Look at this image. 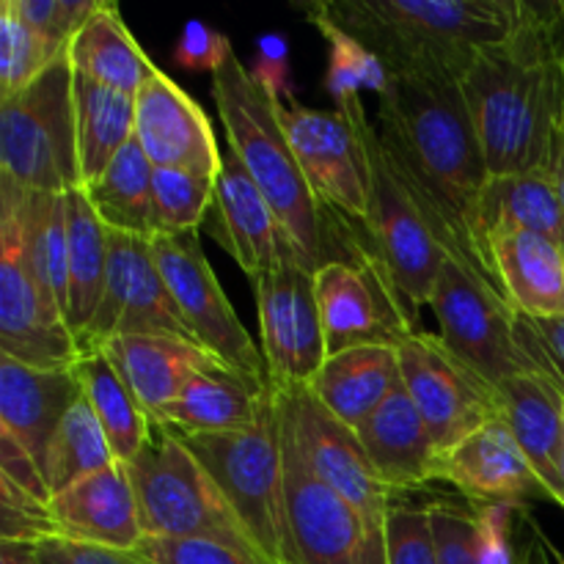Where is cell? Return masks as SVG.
Returning a JSON list of instances; mask_svg holds the SVG:
<instances>
[{
	"label": "cell",
	"instance_id": "1",
	"mask_svg": "<svg viewBox=\"0 0 564 564\" xmlns=\"http://www.w3.org/2000/svg\"><path fill=\"white\" fill-rule=\"evenodd\" d=\"M378 135L446 257L499 290L474 235V215L490 174L460 83L438 75H391L378 97Z\"/></svg>",
	"mask_w": 564,
	"mask_h": 564
},
{
	"label": "cell",
	"instance_id": "2",
	"mask_svg": "<svg viewBox=\"0 0 564 564\" xmlns=\"http://www.w3.org/2000/svg\"><path fill=\"white\" fill-rule=\"evenodd\" d=\"M460 88L490 176L545 169L564 116L562 0H523L516 31L477 55Z\"/></svg>",
	"mask_w": 564,
	"mask_h": 564
},
{
	"label": "cell",
	"instance_id": "3",
	"mask_svg": "<svg viewBox=\"0 0 564 564\" xmlns=\"http://www.w3.org/2000/svg\"><path fill=\"white\" fill-rule=\"evenodd\" d=\"M391 75L463 83L482 50L518 28L523 0H314Z\"/></svg>",
	"mask_w": 564,
	"mask_h": 564
},
{
	"label": "cell",
	"instance_id": "4",
	"mask_svg": "<svg viewBox=\"0 0 564 564\" xmlns=\"http://www.w3.org/2000/svg\"><path fill=\"white\" fill-rule=\"evenodd\" d=\"M213 99L218 105L229 149L264 193L297 257L308 270L323 268L328 262L323 204L317 202L297 163L281 119V102L253 80L235 47L213 75Z\"/></svg>",
	"mask_w": 564,
	"mask_h": 564
},
{
	"label": "cell",
	"instance_id": "5",
	"mask_svg": "<svg viewBox=\"0 0 564 564\" xmlns=\"http://www.w3.org/2000/svg\"><path fill=\"white\" fill-rule=\"evenodd\" d=\"M127 468L135 488L143 538L204 540L253 564H268L224 490L174 430L154 424L152 441Z\"/></svg>",
	"mask_w": 564,
	"mask_h": 564
},
{
	"label": "cell",
	"instance_id": "6",
	"mask_svg": "<svg viewBox=\"0 0 564 564\" xmlns=\"http://www.w3.org/2000/svg\"><path fill=\"white\" fill-rule=\"evenodd\" d=\"M42 196L0 176V356L36 369H72L83 352L33 259Z\"/></svg>",
	"mask_w": 564,
	"mask_h": 564
},
{
	"label": "cell",
	"instance_id": "7",
	"mask_svg": "<svg viewBox=\"0 0 564 564\" xmlns=\"http://www.w3.org/2000/svg\"><path fill=\"white\" fill-rule=\"evenodd\" d=\"M174 433L224 490L264 562L301 564L286 499L279 408L262 424L240 433Z\"/></svg>",
	"mask_w": 564,
	"mask_h": 564
},
{
	"label": "cell",
	"instance_id": "8",
	"mask_svg": "<svg viewBox=\"0 0 564 564\" xmlns=\"http://www.w3.org/2000/svg\"><path fill=\"white\" fill-rule=\"evenodd\" d=\"M0 176L50 196L83 187L69 55L22 91L0 97Z\"/></svg>",
	"mask_w": 564,
	"mask_h": 564
},
{
	"label": "cell",
	"instance_id": "9",
	"mask_svg": "<svg viewBox=\"0 0 564 564\" xmlns=\"http://www.w3.org/2000/svg\"><path fill=\"white\" fill-rule=\"evenodd\" d=\"M341 116L352 121L361 135L369 171V218L367 235L375 251L389 268L397 290L405 297L411 312L430 306L441 268L446 262L444 248L435 242L433 231L424 224L422 213L413 204L411 193L402 185L389 152L378 135V124L369 121L361 97H350L336 105Z\"/></svg>",
	"mask_w": 564,
	"mask_h": 564
},
{
	"label": "cell",
	"instance_id": "10",
	"mask_svg": "<svg viewBox=\"0 0 564 564\" xmlns=\"http://www.w3.org/2000/svg\"><path fill=\"white\" fill-rule=\"evenodd\" d=\"M430 308L441 341L496 389L521 375H543L523 345L518 314L505 292L455 259L446 257Z\"/></svg>",
	"mask_w": 564,
	"mask_h": 564
},
{
	"label": "cell",
	"instance_id": "11",
	"mask_svg": "<svg viewBox=\"0 0 564 564\" xmlns=\"http://www.w3.org/2000/svg\"><path fill=\"white\" fill-rule=\"evenodd\" d=\"M347 257H334L314 270V295L328 356L361 345H400L416 334L413 312L397 290L380 253L369 246H341Z\"/></svg>",
	"mask_w": 564,
	"mask_h": 564
},
{
	"label": "cell",
	"instance_id": "12",
	"mask_svg": "<svg viewBox=\"0 0 564 564\" xmlns=\"http://www.w3.org/2000/svg\"><path fill=\"white\" fill-rule=\"evenodd\" d=\"M152 253L193 341L213 352L231 372L270 386L262 347L253 345L251 334L220 290L198 231L154 235Z\"/></svg>",
	"mask_w": 564,
	"mask_h": 564
},
{
	"label": "cell",
	"instance_id": "13",
	"mask_svg": "<svg viewBox=\"0 0 564 564\" xmlns=\"http://www.w3.org/2000/svg\"><path fill=\"white\" fill-rule=\"evenodd\" d=\"M253 292L270 389H308L328 358V347L314 295V270L297 257L290 237L273 268L253 279Z\"/></svg>",
	"mask_w": 564,
	"mask_h": 564
},
{
	"label": "cell",
	"instance_id": "14",
	"mask_svg": "<svg viewBox=\"0 0 564 564\" xmlns=\"http://www.w3.org/2000/svg\"><path fill=\"white\" fill-rule=\"evenodd\" d=\"M397 356L402 386L422 413L438 455L490 422H501L499 389L460 361L441 336L416 330L397 345Z\"/></svg>",
	"mask_w": 564,
	"mask_h": 564
},
{
	"label": "cell",
	"instance_id": "15",
	"mask_svg": "<svg viewBox=\"0 0 564 564\" xmlns=\"http://www.w3.org/2000/svg\"><path fill=\"white\" fill-rule=\"evenodd\" d=\"M279 422L301 455L303 466L323 485L350 501L367 521L386 529L391 490L369 466V457L356 430L325 411L308 389L273 391Z\"/></svg>",
	"mask_w": 564,
	"mask_h": 564
},
{
	"label": "cell",
	"instance_id": "16",
	"mask_svg": "<svg viewBox=\"0 0 564 564\" xmlns=\"http://www.w3.org/2000/svg\"><path fill=\"white\" fill-rule=\"evenodd\" d=\"M152 334L191 339L185 319L160 273L149 237L108 229V270L102 297L86 334L77 339L80 352L99 350L113 336Z\"/></svg>",
	"mask_w": 564,
	"mask_h": 564
},
{
	"label": "cell",
	"instance_id": "17",
	"mask_svg": "<svg viewBox=\"0 0 564 564\" xmlns=\"http://www.w3.org/2000/svg\"><path fill=\"white\" fill-rule=\"evenodd\" d=\"M281 424V422H279ZM284 482L301 564H389L386 529L319 482L281 430Z\"/></svg>",
	"mask_w": 564,
	"mask_h": 564
},
{
	"label": "cell",
	"instance_id": "18",
	"mask_svg": "<svg viewBox=\"0 0 564 564\" xmlns=\"http://www.w3.org/2000/svg\"><path fill=\"white\" fill-rule=\"evenodd\" d=\"M281 119L317 202L341 218L367 226V154L352 121L339 110L325 113L301 102L281 105Z\"/></svg>",
	"mask_w": 564,
	"mask_h": 564
},
{
	"label": "cell",
	"instance_id": "19",
	"mask_svg": "<svg viewBox=\"0 0 564 564\" xmlns=\"http://www.w3.org/2000/svg\"><path fill=\"white\" fill-rule=\"evenodd\" d=\"M135 141L154 169H191L218 176L224 163L202 105L160 69L135 97Z\"/></svg>",
	"mask_w": 564,
	"mask_h": 564
},
{
	"label": "cell",
	"instance_id": "20",
	"mask_svg": "<svg viewBox=\"0 0 564 564\" xmlns=\"http://www.w3.org/2000/svg\"><path fill=\"white\" fill-rule=\"evenodd\" d=\"M435 482H446L468 501L549 499L527 455L505 422H490L438 455ZM551 501V499H549Z\"/></svg>",
	"mask_w": 564,
	"mask_h": 564
},
{
	"label": "cell",
	"instance_id": "21",
	"mask_svg": "<svg viewBox=\"0 0 564 564\" xmlns=\"http://www.w3.org/2000/svg\"><path fill=\"white\" fill-rule=\"evenodd\" d=\"M209 213H213V220H207V231L240 264L242 273L259 279L273 268L286 235L275 220L264 193L259 191L242 160L231 149L224 152Z\"/></svg>",
	"mask_w": 564,
	"mask_h": 564
},
{
	"label": "cell",
	"instance_id": "22",
	"mask_svg": "<svg viewBox=\"0 0 564 564\" xmlns=\"http://www.w3.org/2000/svg\"><path fill=\"white\" fill-rule=\"evenodd\" d=\"M50 512L58 538L75 543L135 551L143 540L130 468L119 460L55 494Z\"/></svg>",
	"mask_w": 564,
	"mask_h": 564
},
{
	"label": "cell",
	"instance_id": "23",
	"mask_svg": "<svg viewBox=\"0 0 564 564\" xmlns=\"http://www.w3.org/2000/svg\"><path fill=\"white\" fill-rule=\"evenodd\" d=\"M83 397L75 369H36L0 356V433L44 466L50 441Z\"/></svg>",
	"mask_w": 564,
	"mask_h": 564
},
{
	"label": "cell",
	"instance_id": "24",
	"mask_svg": "<svg viewBox=\"0 0 564 564\" xmlns=\"http://www.w3.org/2000/svg\"><path fill=\"white\" fill-rule=\"evenodd\" d=\"M99 350L108 356L149 419L171 405L196 375L224 367L213 352L180 336H113Z\"/></svg>",
	"mask_w": 564,
	"mask_h": 564
},
{
	"label": "cell",
	"instance_id": "25",
	"mask_svg": "<svg viewBox=\"0 0 564 564\" xmlns=\"http://www.w3.org/2000/svg\"><path fill=\"white\" fill-rule=\"evenodd\" d=\"M356 435L367 452L369 466L391 496L435 482L438 446L405 386L394 391L367 422L358 424Z\"/></svg>",
	"mask_w": 564,
	"mask_h": 564
},
{
	"label": "cell",
	"instance_id": "26",
	"mask_svg": "<svg viewBox=\"0 0 564 564\" xmlns=\"http://www.w3.org/2000/svg\"><path fill=\"white\" fill-rule=\"evenodd\" d=\"M501 422L510 427L538 474L551 501L564 510L562 444H564V391L545 375H521L499 386Z\"/></svg>",
	"mask_w": 564,
	"mask_h": 564
},
{
	"label": "cell",
	"instance_id": "27",
	"mask_svg": "<svg viewBox=\"0 0 564 564\" xmlns=\"http://www.w3.org/2000/svg\"><path fill=\"white\" fill-rule=\"evenodd\" d=\"M485 253L512 312L564 317V248L532 231H496Z\"/></svg>",
	"mask_w": 564,
	"mask_h": 564
},
{
	"label": "cell",
	"instance_id": "28",
	"mask_svg": "<svg viewBox=\"0 0 564 564\" xmlns=\"http://www.w3.org/2000/svg\"><path fill=\"white\" fill-rule=\"evenodd\" d=\"M273 408L275 394L268 383L218 367L196 375L152 422L182 433H240L262 424Z\"/></svg>",
	"mask_w": 564,
	"mask_h": 564
},
{
	"label": "cell",
	"instance_id": "29",
	"mask_svg": "<svg viewBox=\"0 0 564 564\" xmlns=\"http://www.w3.org/2000/svg\"><path fill=\"white\" fill-rule=\"evenodd\" d=\"M400 389L397 345H361L328 356L308 383L314 400L352 430Z\"/></svg>",
	"mask_w": 564,
	"mask_h": 564
},
{
	"label": "cell",
	"instance_id": "30",
	"mask_svg": "<svg viewBox=\"0 0 564 564\" xmlns=\"http://www.w3.org/2000/svg\"><path fill=\"white\" fill-rule=\"evenodd\" d=\"M496 231H532L564 248V202L549 169L488 176L474 215V235L482 251Z\"/></svg>",
	"mask_w": 564,
	"mask_h": 564
},
{
	"label": "cell",
	"instance_id": "31",
	"mask_svg": "<svg viewBox=\"0 0 564 564\" xmlns=\"http://www.w3.org/2000/svg\"><path fill=\"white\" fill-rule=\"evenodd\" d=\"M69 64L75 75L130 97H138L149 77L158 72L154 61L143 53L121 20L119 6L110 0H102L86 25L75 33L69 44Z\"/></svg>",
	"mask_w": 564,
	"mask_h": 564
},
{
	"label": "cell",
	"instance_id": "32",
	"mask_svg": "<svg viewBox=\"0 0 564 564\" xmlns=\"http://www.w3.org/2000/svg\"><path fill=\"white\" fill-rule=\"evenodd\" d=\"M75 127L80 176L88 185L135 138V97L75 75Z\"/></svg>",
	"mask_w": 564,
	"mask_h": 564
},
{
	"label": "cell",
	"instance_id": "33",
	"mask_svg": "<svg viewBox=\"0 0 564 564\" xmlns=\"http://www.w3.org/2000/svg\"><path fill=\"white\" fill-rule=\"evenodd\" d=\"M72 369L80 380L83 397L94 408L105 435H108L113 457L130 466L152 441L154 424L149 413L132 397V391L127 389V383L119 378V372H116L113 364L108 361L102 350L83 352L80 361Z\"/></svg>",
	"mask_w": 564,
	"mask_h": 564
},
{
	"label": "cell",
	"instance_id": "34",
	"mask_svg": "<svg viewBox=\"0 0 564 564\" xmlns=\"http://www.w3.org/2000/svg\"><path fill=\"white\" fill-rule=\"evenodd\" d=\"M66 240H69V308L66 325L80 339L97 314L108 270V226L88 204L83 187L66 193Z\"/></svg>",
	"mask_w": 564,
	"mask_h": 564
},
{
	"label": "cell",
	"instance_id": "35",
	"mask_svg": "<svg viewBox=\"0 0 564 564\" xmlns=\"http://www.w3.org/2000/svg\"><path fill=\"white\" fill-rule=\"evenodd\" d=\"M154 165L132 138L99 180L83 185L88 204L108 229L138 237H154Z\"/></svg>",
	"mask_w": 564,
	"mask_h": 564
},
{
	"label": "cell",
	"instance_id": "36",
	"mask_svg": "<svg viewBox=\"0 0 564 564\" xmlns=\"http://www.w3.org/2000/svg\"><path fill=\"white\" fill-rule=\"evenodd\" d=\"M113 463L116 457L108 444V435H105L102 424H99L97 413L88 405L86 397H80L50 441L42 466L44 482L53 496L64 494L66 488L113 466Z\"/></svg>",
	"mask_w": 564,
	"mask_h": 564
},
{
	"label": "cell",
	"instance_id": "37",
	"mask_svg": "<svg viewBox=\"0 0 564 564\" xmlns=\"http://www.w3.org/2000/svg\"><path fill=\"white\" fill-rule=\"evenodd\" d=\"M303 14L308 17L314 28L328 42V72H325V91L334 97V102H345L350 97H361V91H386L391 80V72L386 69L383 61L369 53L356 36L336 25L334 20L317 9V3H303Z\"/></svg>",
	"mask_w": 564,
	"mask_h": 564
},
{
	"label": "cell",
	"instance_id": "38",
	"mask_svg": "<svg viewBox=\"0 0 564 564\" xmlns=\"http://www.w3.org/2000/svg\"><path fill=\"white\" fill-rule=\"evenodd\" d=\"M215 180L191 169H154V235L198 231L213 209Z\"/></svg>",
	"mask_w": 564,
	"mask_h": 564
},
{
	"label": "cell",
	"instance_id": "39",
	"mask_svg": "<svg viewBox=\"0 0 564 564\" xmlns=\"http://www.w3.org/2000/svg\"><path fill=\"white\" fill-rule=\"evenodd\" d=\"M64 55H69V50L55 47L47 39L39 36L31 25L17 17L9 0L0 3V97H11L31 86Z\"/></svg>",
	"mask_w": 564,
	"mask_h": 564
},
{
	"label": "cell",
	"instance_id": "40",
	"mask_svg": "<svg viewBox=\"0 0 564 564\" xmlns=\"http://www.w3.org/2000/svg\"><path fill=\"white\" fill-rule=\"evenodd\" d=\"M386 560L389 564H438L433 521L427 505L394 496L386 518Z\"/></svg>",
	"mask_w": 564,
	"mask_h": 564
},
{
	"label": "cell",
	"instance_id": "41",
	"mask_svg": "<svg viewBox=\"0 0 564 564\" xmlns=\"http://www.w3.org/2000/svg\"><path fill=\"white\" fill-rule=\"evenodd\" d=\"M433 521L438 564H479L474 505L463 496H441L427 501Z\"/></svg>",
	"mask_w": 564,
	"mask_h": 564
},
{
	"label": "cell",
	"instance_id": "42",
	"mask_svg": "<svg viewBox=\"0 0 564 564\" xmlns=\"http://www.w3.org/2000/svg\"><path fill=\"white\" fill-rule=\"evenodd\" d=\"M58 538L50 505L0 477V543L36 545Z\"/></svg>",
	"mask_w": 564,
	"mask_h": 564
},
{
	"label": "cell",
	"instance_id": "43",
	"mask_svg": "<svg viewBox=\"0 0 564 564\" xmlns=\"http://www.w3.org/2000/svg\"><path fill=\"white\" fill-rule=\"evenodd\" d=\"M25 25L61 50H69L72 39L99 9L102 0H9Z\"/></svg>",
	"mask_w": 564,
	"mask_h": 564
},
{
	"label": "cell",
	"instance_id": "44",
	"mask_svg": "<svg viewBox=\"0 0 564 564\" xmlns=\"http://www.w3.org/2000/svg\"><path fill=\"white\" fill-rule=\"evenodd\" d=\"M135 554L147 564H253L224 545L204 543V540L143 538Z\"/></svg>",
	"mask_w": 564,
	"mask_h": 564
},
{
	"label": "cell",
	"instance_id": "45",
	"mask_svg": "<svg viewBox=\"0 0 564 564\" xmlns=\"http://www.w3.org/2000/svg\"><path fill=\"white\" fill-rule=\"evenodd\" d=\"M523 345L538 361L545 378L556 380L564 391V317H523L518 314Z\"/></svg>",
	"mask_w": 564,
	"mask_h": 564
},
{
	"label": "cell",
	"instance_id": "46",
	"mask_svg": "<svg viewBox=\"0 0 564 564\" xmlns=\"http://www.w3.org/2000/svg\"><path fill=\"white\" fill-rule=\"evenodd\" d=\"M248 72L281 105L297 102L290 77V42L281 33H262L257 39V53Z\"/></svg>",
	"mask_w": 564,
	"mask_h": 564
},
{
	"label": "cell",
	"instance_id": "47",
	"mask_svg": "<svg viewBox=\"0 0 564 564\" xmlns=\"http://www.w3.org/2000/svg\"><path fill=\"white\" fill-rule=\"evenodd\" d=\"M229 50L231 39L226 33L215 31L204 20H187L185 31L176 39L174 61L182 69L209 72V75H215Z\"/></svg>",
	"mask_w": 564,
	"mask_h": 564
},
{
	"label": "cell",
	"instance_id": "48",
	"mask_svg": "<svg viewBox=\"0 0 564 564\" xmlns=\"http://www.w3.org/2000/svg\"><path fill=\"white\" fill-rule=\"evenodd\" d=\"M36 564H147L135 551L105 549V545L75 543L66 538H47L31 545Z\"/></svg>",
	"mask_w": 564,
	"mask_h": 564
},
{
	"label": "cell",
	"instance_id": "49",
	"mask_svg": "<svg viewBox=\"0 0 564 564\" xmlns=\"http://www.w3.org/2000/svg\"><path fill=\"white\" fill-rule=\"evenodd\" d=\"M0 477L9 479L11 485H17V488L25 490V494L36 496L44 505L53 501V494H50L47 482H44L42 468H39L36 460L6 433H0Z\"/></svg>",
	"mask_w": 564,
	"mask_h": 564
},
{
	"label": "cell",
	"instance_id": "50",
	"mask_svg": "<svg viewBox=\"0 0 564 564\" xmlns=\"http://www.w3.org/2000/svg\"><path fill=\"white\" fill-rule=\"evenodd\" d=\"M545 169H549V174L554 176L564 202V116L556 121L554 132H551V149H549V163H545Z\"/></svg>",
	"mask_w": 564,
	"mask_h": 564
},
{
	"label": "cell",
	"instance_id": "51",
	"mask_svg": "<svg viewBox=\"0 0 564 564\" xmlns=\"http://www.w3.org/2000/svg\"><path fill=\"white\" fill-rule=\"evenodd\" d=\"M0 564H36L31 554V545L0 543Z\"/></svg>",
	"mask_w": 564,
	"mask_h": 564
},
{
	"label": "cell",
	"instance_id": "52",
	"mask_svg": "<svg viewBox=\"0 0 564 564\" xmlns=\"http://www.w3.org/2000/svg\"><path fill=\"white\" fill-rule=\"evenodd\" d=\"M551 564H564V556L560 554V551H554V556H551Z\"/></svg>",
	"mask_w": 564,
	"mask_h": 564
},
{
	"label": "cell",
	"instance_id": "53",
	"mask_svg": "<svg viewBox=\"0 0 564 564\" xmlns=\"http://www.w3.org/2000/svg\"><path fill=\"white\" fill-rule=\"evenodd\" d=\"M562 53H564V0H562Z\"/></svg>",
	"mask_w": 564,
	"mask_h": 564
},
{
	"label": "cell",
	"instance_id": "54",
	"mask_svg": "<svg viewBox=\"0 0 564 564\" xmlns=\"http://www.w3.org/2000/svg\"><path fill=\"white\" fill-rule=\"evenodd\" d=\"M560 471H562V485H564V444H562V460H560Z\"/></svg>",
	"mask_w": 564,
	"mask_h": 564
}]
</instances>
